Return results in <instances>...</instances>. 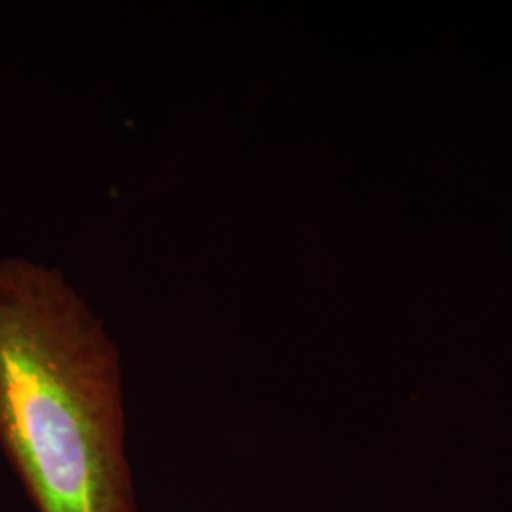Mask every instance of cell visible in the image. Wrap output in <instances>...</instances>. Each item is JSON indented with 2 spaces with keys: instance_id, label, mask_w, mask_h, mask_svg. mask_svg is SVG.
Wrapping results in <instances>:
<instances>
[{
  "instance_id": "obj_1",
  "label": "cell",
  "mask_w": 512,
  "mask_h": 512,
  "mask_svg": "<svg viewBox=\"0 0 512 512\" xmlns=\"http://www.w3.org/2000/svg\"><path fill=\"white\" fill-rule=\"evenodd\" d=\"M120 353L52 266L0 258V452L37 512H137Z\"/></svg>"
}]
</instances>
